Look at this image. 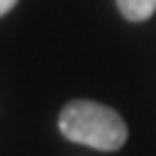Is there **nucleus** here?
Instances as JSON below:
<instances>
[{
  "mask_svg": "<svg viewBox=\"0 0 156 156\" xmlns=\"http://www.w3.org/2000/svg\"><path fill=\"white\" fill-rule=\"evenodd\" d=\"M58 129L66 140L96 151H118L129 137L126 121L112 107L99 101H85V99L69 101L60 110Z\"/></svg>",
  "mask_w": 156,
  "mask_h": 156,
  "instance_id": "nucleus-1",
  "label": "nucleus"
},
{
  "mask_svg": "<svg viewBox=\"0 0 156 156\" xmlns=\"http://www.w3.org/2000/svg\"><path fill=\"white\" fill-rule=\"evenodd\" d=\"M16 3H19V0H0V16H5V14H8Z\"/></svg>",
  "mask_w": 156,
  "mask_h": 156,
  "instance_id": "nucleus-3",
  "label": "nucleus"
},
{
  "mask_svg": "<svg viewBox=\"0 0 156 156\" xmlns=\"http://www.w3.org/2000/svg\"><path fill=\"white\" fill-rule=\"evenodd\" d=\"M115 3L129 22H145L156 11V0H115Z\"/></svg>",
  "mask_w": 156,
  "mask_h": 156,
  "instance_id": "nucleus-2",
  "label": "nucleus"
}]
</instances>
